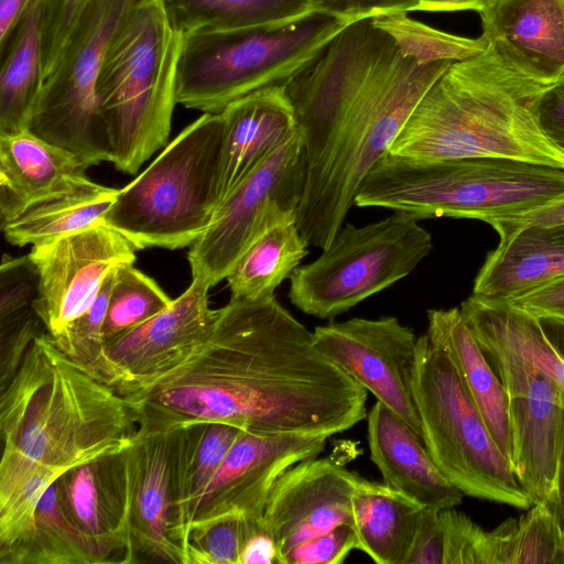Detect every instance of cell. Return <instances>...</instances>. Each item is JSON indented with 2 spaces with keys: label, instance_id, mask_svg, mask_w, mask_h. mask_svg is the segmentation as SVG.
<instances>
[{
  "label": "cell",
  "instance_id": "cell-1",
  "mask_svg": "<svg viewBox=\"0 0 564 564\" xmlns=\"http://www.w3.org/2000/svg\"><path fill=\"white\" fill-rule=\"evenodd\" d=\"M127 399L139 413V436L226 423L258 434L330 437L368 414V391L275 296L230 299L191 357Z\"/></svg>",
  "mask_w": 564,
  "mask_h": 564
},
{
  "label": "cell",
  "instance_id": "cell-2",
  "mask_svg": "<svg viewBox=\"0 0 564 564\" xmlns=\"http://www.w3.org/2000/svg\"><path fill=\"white\" fill-rule=\"evenodd\" d=\"M0 431L3 498L36 467L65 471L130 447L139 434V413L45 332L1 388Z\"/></svg>",
  "mask_w": 564,
  "mask_h": 564
},
{
  "label": "cell",
  "instance_id": "cell-3",
  "mask_svg": "<svg viewBox=\"0 0 564 564\" xmlns=\"http://www.w3.org/2000/svg\"><path fill=\"white\" fill-rule=\"evenodd\" d=\"M546 85L488 46L453 63L430 87L388 153L421 161L500 158L564 170V152L542 133L532 111Z\"/></svg>",
  "mask_w": 564,
  "mask_h": 564
},
{
  "label": "cell",
  "instance_id": "cell-4",
  "mask_svg": "<svg viewBox=\"0 0 564 564\" xmlns=\"http://www.w3.org/2000/svg\"><path fill=\"white\" fill-rule=\"evenodd\" d=\"M453 63L420 65L393 40L387 45L347 106L324 164L306 180L297 226L308 246L323 250L333 241L365 176Z\"/></svg>",
  "mask_w": 564,
  "mask_h": 564
},
{
  "label": "cell",
  "instance_id": "cell-5",
  "mask_svg": "<svg viewBox=\"0 0 564 564\" xmlns=\"http://www.w3.org/2000/svg\"><path fill=\"white\" fill-rule=\"evenodd\" d=\"M183 39L162 0H142L108 45L96 97L118 171L135 174L167 144Z\"/></svg>",
  "mask_w": 564,
  "mask_h": 564
},
{
  "label": "cell",
  "instance_id": "cell-6",
  "mask_svg": "<svg viewBox=\"0 0 564 564\" xmlns=\"http://www.w3.org/2000/svg\"><path fill=\"white\" fill-rule=\"evenodd\" d=\"M564 194V170L500 158L421 161L387 153L362 180L358 207L420 219H494L532 210Z\"/></svg>",
  "mask_w": 564,
  "mask_h": 564
},
{
  "label": "cell",
  "instance_id": "cell-7",
  "mask_svg": "<svg viewBox=\"0 0 564 564\" xmlns=\"http://www.w3.org/2000/svg\"><path fill=\"white\" fill-rule=\"evenodd\" d=\"M224 137L221 112L197 118L119 189L104 223L138 250L191 247L208 229L219 206Z\"/></svg>",
  "mask_w": 564,
  "mask_h": 564
},
{
  "label": "cell",
  "instance_id": "cell-8",
  "mask_svg": "<svg viewBox=\"0 0 564 564\" xmlns=\"http://www.w3.org/2000/svg\"><path fill=\"white\" fill-rule=\"evenodd\" d=\"M348 24L313 10L278 24L184 33L177 104L220 113L251 93L284 84Z\"/></svg>",
  "mask_w": 564,
  "mask_h": 564
},
{
  "label": "cell",
  "instance_id": "cell-9",
  "mask_svg": "<svg viewBox=\"0 0 564 564\" xmlns=\"http://www.w3.org/2000/svg\"><path fill=\"white\" fill-rule=\"evenodd\" d=\"M412 391L422 440L443 475L464 495L527 510L533 502L491 436L445 344L416 340Z\"/></svg>",
  "mask_w": 564,
  "mask_h": 564
},
{
  "label": "cell",
  "instance_id": "cell-10",
  "mask_svg": "<svg viewBox=\"0 0 564 564\" xmlns=\"http://www.w3.org/2000/svg\"><path fill=\"white\" fill-rule=\"evenodd\" d=\"M403 212L341 227L313 262L290 276L289 299L303 313L334 318L409 275L432 251L431 234Z\"/></svg>",
  "mask_w": 564,
  "mask_h": 564
},
{
  "label": "cell",
  "instance_id": "cell-11",
  "mask_svg": "<svg viewBox=\"0 0 564 564\" xmlns=\"http://www.w3.org/2000/svg\"><path fill=\"white\" fill-rule=\"evenodd\" d=\"M142 0H90L59 63L44 82L29 130L89 167L109 162V143L98 110L96 83L108 45Z\"/></svg>",
  "mask_w": 564,
  "mask_h": 564
},
{
  "label": "cell",
  "instance_id": "cell-12",
  "mask_svg": "<svg viewBox=\"0 0 564 564\" xmlns=\"http://www.w3.org/2000/svg\"><path fill=\"white\" fill-rule=\"evenodd\" d=\"M306 177V152L297 128L220 203L208 229L189 247L192 276L214 288L264 234L297 223Z\"/></svg>",
  "mask_w": 564,
  "mask_h": 564
},
{
  "label": "cell",
  "instance_id": "cell-13",
  "mask_svg": "<svg viewBox=\"0 0 564 564\" xmlns=\"http://www.w3.org/2000/svg\"><path fill=\"white\" fill-rule=\"evenodd\" d=\"M329 436L323 434H258L242 431L207 484L188 501L170 530L183 551L189 534L229 517L263 521L276 479L299 462L318 457Z\"/></svg>",
  "mask_w": 564,
  "mask_h": 564
},
{
  "label": "cell",
  "instance_id": "cell-14",
  "mask_svg": "<svg viewBox=\"0 0 564 564\" xmlns=\"http://www.w3.org/2000/svg\"><path fill=\"white\" fill-rule=\"evenodd\" d=\"M505 386L511 433V466L533 503L551 496L564 423V403L555 384L519 355L475 336Z\"/></svg>",
  "mask_w": 564,
  "mask_h": 564
},
{
  "label": "cell",
  "instance_id": "cell-15",
  "mask_svg": "<svg viewBox=\"0 0 564 564\" xmlns=\"http://www.w3.org/2000/svg\"><path fill=\"white\" fill-rule=\"evenodd\" d=\"M210 289L192 276L186 291L166 308L105 343L94 376L128 398L180 366L213 329L218 310L209 306Z\"/></svg>",
  "mask_w": 564,
  "mask_h": 564
},
{
  "label": "cell",
  "instance_id": "cell-16",
  "mask_svg": "<svg viewBox=\"0 0 564 564\" xmlns=\"http://www.w3.org/2000/svg\"><path fill=\"white\" fill-rule=\"evenodd\" d=\"M137 251L105 223L32 246L28 256L39 275L35 306L46 333L58 338L91 304L108 273L133 263Z\"/></svg>",
  "mask_w": 564,
  "mask_h": 564
},
{
  "label": "cell",
  "instance_id": "cell-17",
  "mask_svg": "<svg viewBox=\"0 0 564 564\" xmlns=\"http://www.w3.org/2000/svg\"><path fill=\"white\" fill-rule=\"evenodd\" d=\"M313 335L321 351L422 438L412 391L417 338L411 327L394 316L354 317L317 326Z\"/></svg>",
  "mask_w": 564,
  "mask_h": 564
},
{
  "label": "cell",
  "instance_id": "cell-18",
  "mask_svg": "<svg viewBox=\"0 0 564 564\" xmlns=\"http://www.w3.org/2000/svg\"><path fill=\"white\" fill-rule=\"evenodd\" d=\"M361 476L333 457H313L288 468L274 482L263 524L274 539L281 564L301 543L340 524H351V496Z\"/></svg>",
  "mask_w": 564,
  "mask_h": 564
},
{
  "label": "cell",
  "instance_id": "cell-19",
  "mask_svg": "<svg viewBox=\"0 0 564 564\" xmlns=\"http://www.w3.org/2000/svg\"><path fill=\"white\" fill-rule=\"evenodd\" d=\"M129 448L74 466L54 482L63 512L90 541L104 564L135 563Z\"/></svg>",
  "mask_w": 564,
  "mask_h": 564
},
{
  "label": "cell",
  "instance_id": "cell-20",
  "mask_svg": "<svg viewBox=\"0 0 564 564\" xmlns=\"http://www.w3.org/2000/svg\"><path fill=\"white\" fill-rule=\"evenodd\" d=\"M502 59L543 84L564 75V0H492L478 12Z\"/></svg>",
  "mask_w": 564,
  "mask_h": 564
},
{
  "label": "cell",
  "instance_id": "cell-21",
  "mask_svg": "<svg viewBox=\"0 0 564 564\" xmlns=\"http://www.w3.org/2000/svg\"><path fill=\"white\" fill-rule=\"evenodd\" d=\"M88 167L30 130L0 135L1 225L37 204L93 184L86 174Z\"/></svg>",
  "mask_w": 564,
  "mask_h": 564
},
{
  "label": "cell",
  "instance_id": "cell-22",
  "mask_svg": "<svg viewBox=\"0 0 564 564\" xmlns=\"http://www.w3.org/2000/svg\"><path fill=\"white\" fill-rule=\"evenodd\" d=\"M366 419L371 459L387 486L438 511L462 503L464 494L443 475L402 417L377 401Z\"/></svg>",
  "mask_w": 564,
  "mask_h": 564
},
{
  "label": "cell",
  "instance_id": "cell-23",
  "mask_svg": "<svg viewBox=\"0 0 564 564\" xmlns=\"http://www.w3.org/2000/svg\"><path fill=\"white\" fill-rule=\"evenodd\" d=\"M172 433L139 436L130 446V531L135 563L186 564L183 551L171 540L170 516Z\"/></svg>",
  "mask_w": 564,
  "mask_h": 564
},
{
  "label": "cell",
  "instance_id": "cell-24",
  "mask_svg": "<svg viewBox=\"0 0 564 564\" xmlns=\"http://www.w3.org/2000/svg\"><path fill=\"white\" fill-rule=\"evenodd\" d=\"M225 137L219 205L264 159L297 129L284 85L251 93L223 112Z\"/></svg>",
  "mask_w": 564,
  "mask_h": 564
},
{
  "label": "cell",
  "instance_id": "cell-25",
  "mask_svg": "<svg viewBox=\"0 0 564 564\" xmlns=\"http://www.w3.org/2000/svg\"><path fill=\"white\" fill-rule=\"evenodd\" d=\"M471 295L509 301L564 278V227H525L500 235Z\"/></svg>",
  "mask_w": 564,
  "mask_h": 564
},
{
  "label": "cell",
  "instance_id": "cell-26",
  "mask_svg": "<svg viewBox=\"0 0 564 564\" xmlns=\"http://www.w3.org/2000/svg\"><path fill=\"white\" fill-rule=\"evenodd\" d=\"M459 310L475 336L505 346L547 376L564 403V324L538 317L509 301L474 295Z\"/></svg>",
  "mask_w": 564,
  "mask_h": 564
},
{
  "label": "cell",
  "instance_id": "cell-27",
  "mask_svg": "<svg viewBox=\"0 0 564 564\" xmlns=\"http://www.w3.org/2000/svg\"><path fill=\"white\" fill-rule=\"evenodd\" d=\"M426 330L440 338L449 350L491 436L510 460L512 445L507 392L460 310L427 311Z\"/></svg>",
  "mask_w": 564,
  "mask_h": 564
},
{
  "label": "cell",
  "instance_id": "cell-28",
  "mask_svg": "<svg viewBox=\"0 0 564 564\" xmlns=\"http://www.w3.org/2000/svg\"><path fill=\"white\" fill-rule=\"evenodd\" d=\"M423 508L386 484L361 477L351 496L358 550L378 564H406Z\"/></svg>",
  "mask_w": 564,
  "mask_h": 564
},
{
  "label": "cell",
  "instance_id": "cell-29",
  "mask_svg": "<svg viewBox=\"0 0 564 564\" xmlns=\"http://www.w3.org/2000/svg\"><path fill=\"white\" fill-rule=\"evenodd\" d=\"M42 3L31 0L0 46V135L29 130L43 87Z\"/></svg>",
  "mask_w": 564,
  "mask_h": 564
},
{
  "label": "cell",
  "instance_id": "cell-30",
  "mask_svg": "<svg viewBox=\"0 0 564 564\" xmlns=\"http://www.w3.org/2000/svg\"><path fill=\"white\" fill-rule=\"evenodd\" d=\"M54 482L31 517L0 539V564H104L90 541L63 512Z\"/></svg>",
  "mask_w": 564,
  "mask_h": 564
},
{
  "label": "cell",
  "instance_id": "cell-31",
  "mask_svg": "<svg viewBox=\"0 0 564 564\" xmlns=\"http://www.w3.org/2000/svg\"><path fill=\"white\" fill-rule=\"evenodd\" d=\"M119 193L118 188L93 183L74 193L37 204L1 225L13 246L41 245L104 223Z\"/></svg>",
  "mask_w": 564,
  "mask_h": 564
},
{
  "label": "cell",
  "instance_id": "cell-32",
  "mask_svg": "<svg viewBox=\"0 0 564 564\" xmlns=\"http://www.w3.org/2000/svg\"><path fill=\"white\" fill-rule=\"evenodd\" d=\"M39 275L29 256H3L0 267L1 387L19 368L43 325L36 311Z\"/></svg>",
  "mask_w": 564,
  "mask_h": 564
},
{
  "label": "cell",
  "instance_id": "cell-33",
  "mask_svg": "<svg viewBox=\"0 0 564 564\" xmlns=\"http://www.w3.org/2000/svg\"><path fill=\"white\" fill-rule=\"evenodd\" d=\"M242 430L226 423H196L172 433L170 530L188 501L207 484Z\"/></svg>",
  "mask_w": 564,
  "mask_h": 564
},
{
  "label": "cell",
  "instance_id": "cell-34",
  "mask_svg": "<svg viewBox=\"0 0 564 564\" xmlns=\"http://www.w3.org/2000/svg\"><path fill=\"white\" fill-rule=\"evenodd\" d=\"M308 253L297 223L278 226L259 238L238 260L226 280L230 299L257 301L274 297Z\"/></svg>",
  "mask_w": 564,
  "mask_h": 564
},
{
  "label": "cell",
  "instance_id": "cell-35",
  "mask_svg": "<svg viewBox=\"0 0 564 564\" xmlns=\"http://www.w3.org/2000/svg\"><path fill=\"white\" fill-rule=\"evenodd\" d=\"M183 33L278 24L313 11L312 0H162Z\"/></svg>",
  "mask_w": 564,
  "mask_h": 564
},
{
  "label": "cell",
  "instance_id": "cell-36",
  "mask_svg": "<svg viewBox=\"0 0 564 564\" xmlns=\"http://www.w3.org/2000/svg\"><path fill=\"white\" fill-rule=\"evenodd\" d=\"M487 532L488 564H564V538L545 502Z\"/></svg>",
  "mask_w": 564,
  "mask_h": 564
},
{
  "label": "cell",
  "instance_id": "cell-37",
  "mask_svg": "<svg viewBox=\"0 0 564 564\" xmlns=\"http://www.w3.org/2000/svg\"><path fill=\"white\" fill-rule=\"evenodd\" d=\"M371 21L393 40L403 57L420 65L459 62L488 48L482 35L470 39L451 34L409 18L405 12L377 15Z\"/></svg>",
  "mask_w": 564,
  "mask_h": 564
},
{
  "label": "cell",
  "instance_id": "cell-38",
  "mask_svg": "<svg viewBox=\"0 0 564 564\" xmlns=\"http://www.w3.org/2000/svg\"><path fill=\"white\" fill-rule=\"evenodd\" d=\"M173 300L149 275L123 263L116 268L102 326L105 343L145 322Z\"/></svg>",
  "mask_w": 564,
  "mask_h": 564
},
{
  "label": "cell",
  "instance_id": "cell-39",
  "mask_svg": "<svg viewBox=\"0 0 564 564\" xmlns=\"http://www.w3.org/2000/svg\"><path fill=\"white\" fill-rule=\"evenodd\" d=\"M115 270L104 280L91 304L54 341L74 361L93 376L100 364L105 340L102 326L113 285Z\"/></svg>",
  "mask_w": 564,
  "mask_h": 564
},
{
  "label": "cell",
  "instance_id": "cell-40",
  "mask_svg": "<svg viewBox=\"0 0 564 564\" xmlns=\"http://www.w3.org/2000/svg\"><path fill=\"white\" fill-rule=\"evenodd\" d=\"M243 517H229L193 531L187 541V564H240V553L252 525Z\"/></svg>",
  "mask_w": 564,
  "mask_h": 564
},
{
  "label": "cell",
  "instance_id": "cell-41",
  "mask_svg": "<svg viewBox=\"0 0 564 564\" xmlns=\"http://www.w3.org/2000/svg\"><path fill=\"white\" fill-rule=\"evenodd\" d=\"M89 1L43 0L42 66L44 82L59 63L70 34Z\"/></svg>",
  "mask_w": 564,
  "mask_h": 564
},
{
  "label": "cell",
  "instance_id": "cell-42",
  "mask_svg": "<svg viewBox=\"0 0 564 564\" xmlns=\"http://www.w3.org/2000/svg\"><path fill=\"white\" fill-rule=\"evenodd\" d=\"M444 530L443 564H488L487 531L454 508L440 511Z\"/></svg>",
  "mask_w": 564,
  "mask_h": 564
},
{
  "label": "cell",
  "instance_id": "cell-43",
  "mask_svg": "<svg viewBox=\"0 0 564 564\" xmlns=\"http://www.w3.org/2000/svg\"><path fill=\"white\" fill-rule=\"evenodd\" d=\"M355 549L358 540L352 525L340 524L292 549L282 564H340Z\"/></svg>",
  "mask_w": 564,
  "mask_h": 564
},
{
  "label": "cell",
  "instance_id": "cell-44",
  "mask_svg": "<svg viewBox=\"0 0 564 564\" xmlns=\"http://www.w3.org/2000/svg\"><path fill=\"white\" fill-rule=\"evenodd\" d=\"M313 10L348 23L381 14L416 11L420 0H312Z\"/></svg>",
  "mask_w": 564,
  "mask_h": 564
},
{
  "label": "cell",
  "instance_id": "cell-45",
  "mask_svg": "<svg viewBox=\"0 0 564 564\" xmlns=\"http://www.w3.org/2000/svg\"><path fill=\"white\" fill-rule=\"evenodd\" d=\"M532 111L542 133L564 152V75L543 88Z\"/></svg>",
  "mask_w": 564,
  "mask_h": 564
},
{
  "label": "cell",
  "instance_id": "cell-46",
  "mask_svg": "<svg viewBox=\"0 0 564 564\" xmlns=\"http://www.w3.org/2000/svg\"><path fill=\"white\" fill-rule=\"evenodd\" d=\"M443 560L444 530L440 511L424 507L406 564H443Z\"/></svg>",
  "mask_w": 564,
  "mask_h": 564
},
{
  "label": "cell",
  "instance_id": "cell-47",
  "mask_svg": "<svg viewBox=\"0 0 564 564\" xmlns=\"http://www.w3.org/2000/svg\"><path fill=\"white\" fill-rule=\"evenodd\" d=\"M509 302L538 317L564 324V278Z\"/></svg>",
  "mask_w": 564,
  "mask_h": 564
},
{
  "label": "cell",
  "instance_id": "cell-48",
  "mask_svg": "<svg viewBox=\"0 0 564 564\" xmlns=\"http://www.w3.org/2000/svg\"><path fill=\"white\" fill-rule=\"evenodd\" d=\"M498 232L505 235L525 227H564V194L523 214L494 219L488 223Z\"/></svg>",
  "mask_w": 564,
  "mask_h": 564
},
{
  "label": "cell",
  "instance_id": "cell-49",
  "mask_svg": "<svg viewBox=\"0 0 564 564\" xmlns=\"http://www.w3.org/2000/svg\"><path fill=\"white\" fill-rule=\"evenodd\" d=\"M240 564H281L278 545L263 521L252 525L240 553Z\"/></svg>",
  "mask_w": 564,
  "mask_h": 564
},
{
  "label": "cell",
  "instance_id": "cell-50",
  "mask_svg": "<svg viewBox=\"0 0 564 564\" xmlns=\"http://www.w3.org/2000/svg\"><path fill=\"white\" fill-rule=\"evenodd\" d=\"M564 538V423L562 429L557 469L553 491L544 501Z\"/></svg>",
  "mask_w": 564,
  "mask_h": 564
},
{
  "label": "cell",
  "instance_id": "cell-51",
  "mask_svg": "<svg viewBox=\"0 0 564 564\" xmlns=\"http://www.w3.org/2000/svg\"><path fill=\"white\" fill-rule=\"evenodd\" d=\"M31 0H0V46L7 41Z\"/></svg>",
  "mask_w": 564,
  "mask_h": 564
},
{
  "label": "cell",
  "instance_id": "cell-52",
  "mask_svg": "<svg viewBox=\"0 0 564 564\" xmlns=\"http://www.w3.org/2000/svg\"><path fill=\"white\" fill-rule=\"evenodd\" d=\"M492 0H420L416 11L456 12L481 11Z\"/></svg>",
  "mask_w": 564,
  "mask_h": 564
}]
</instances>
